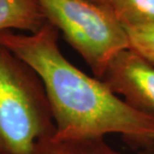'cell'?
Wrapping results in <instances>:
<instances>
[{
	"label": "cell",
	"mask_w": 154,
	"mask_h": 154,
	"mask_svg": "<svg viewBox=\"0 0 154 154\" xmlns=\"http://www.w3.org/2000/svg\"><path fill=\"white\" fill-rule=\"evenodd\" d=\"M100 80L133 108L154 114V65L130 48L110 61Z\"/></svg>",
	"instance_id": "4"
},
{
	"label": "cell",
	"mask_w": 154,
	"mask_h": 154,
	"mask_svg": "<svg viewBox=\"0 0 154 154\" xmlns=\"http://www.w3.org/2000/svg\"><path fill=\"white\" fill-rule=\"evenodd\" d=\"M31 154H121L108 145L103 137L45 138Z\"/></svg>",
	"instance_id": "6"
},
{
	"label": "cell",
	"mask_w": 154,
	"mask_h": 154,
	"mask_svg": "<svg viewBox=\"0 0 154 154\" xmlns=\"http://www.w3.org/2000/svg\"><path fill=\"white\" fill-rule=\"evenodd\" d=\"M59 32L46 22L35 33L0 32V43L26 62L44 86L57 138L120 134L132 145L154 146V114L133 108L102 80L78 69L60 50Z\"/></svg>",
	"instance_id": "1"
},
{
	"label": "cell",
	"mask_w": 154,
	"mask_h": 154,
	"mask_svg": "<svg viewBox=\"0 0 154 154\" xmlns=\"http://www.w3.org/2000/svg\"><path fill=\"white\" fill-rule=\"evenodd\" d=\"M52 24L101 79L113 58L129 48L124 27L106 5L93 0H37Z\"/></svg>",
	"instance_id": "3"
},
{
	"label": "cell",
	"mask_w": 154,
	"mask_h": 154,
	"mask_svg": "<svg viewBox=\"0 0 154 154\" xmlns=\"http://www.w3.org/2000/svg\"><path fill=\"white\" fill-rule=\"evenodd\" d=\"M140 154H154L153 147H151V148H145V149H143L142 151H141Z\"/></svg>",
	"instance_id": "9"
},
{
	"label": "cell",
	"mask_w": 154,
	"mask_h": 154,
	"mask_svg": "<svg viewBox=\"0 0 154 154\" xmlns=\"http://www.w3.org/2000/svg\"><path fill=\"white\" fill-rule=\"evenodd\" d=\"M46 22L37 0H0V32L35 33Z\"/></svg>",
	"instance_id": "5"
},
{
	"label": "cell",
	"mask_w": 154,
	"mask_h": 154,
	"mask_svg": "<svg viewBox=\"0 0 154 154\" xmlns=\"http://www.w3.org/2000/svg\"><path fill=\"white\" fill-rule=\"evenodd\" d=\"M54 132L39 76L0 43V154H31L40 141Z\"/></svg>",
	"instance_id": "2"
},
{
	"label": "cell",
	"mask_w": 154,
	"mask_h": 154,
	"mask_svg": "<svg viewBox=\"0 0 154 154\" xmlns=\"http://www.w3.org/2000/svg\"><path fill=\"white\" fill-rule=\"evenodd\" d=\"M129 48L154 65V25L124 27Z\"/></svg>",
	"instance_id": "8"
},
{
	"label": "cell",
	"mask_w": 154,
	"mask_h": 154,
	"mask_svg": "<svg viewBox=\"0 0 154 154\" xmlns=\"http://www.w3.org/2000/svg\"><path fill=\"white\" fill-rule=\"evenodd\" d=\"M95 2H98L100 3V4H103V5H106L107 3H108V0H93Z\"/></svg>",
	"instance_id": "10"
},
{
	"label": "cell",
	"mask_w": 154,
	"mask_h": 154,
	"mask_svg": "<svg viewBox=\"0 0 154 154\" xmlns=\"http://www.w3.org/2000/svg\"><path fill=\"white\" fill-rule=\"evenodd\" d=\"M106 6L123 27L154 25V0H108Z\"/></svg>",
	"instance_id": "7"
}]
</instances>
